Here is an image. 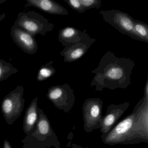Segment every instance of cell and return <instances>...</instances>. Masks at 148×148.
<instances>
[{
  "mask_svg": "<svg viewBox=\"0 0 148 148\" xmlns=\"http://www.w3.org/2000/svg\"><path fill=\"white\" fill-rule=\"evenodd\" d=\"M148 79L144 87L143 97L131 114L116 124L106 134L101 136L104 143L108 145H134L148 143V119L141 110L148 99Z\"/></svg>",
  "mask_w": 148,
  "mask_h": 148,
  "instance_id": "6da1fadb",
  "label": "cell"
},
{
  "mask_svg": "<svg viewBox=\"0 0 148 148\" xmlns=\"http://www.w3.org/2000/svg\"><path fill=\"white\" fill-rule=\"evenodd\" d=\"M69 148H84V147H82L80 145H78L76 144L72 143L71 144V146Z\"/></svg>",
  "mask_w": 148,
  "mask_h": 148,
  "instance_id": "44dd1931",
  "label": "cell"
},
{
  "mask_svg": "<svg viewBox=\"0 0 148 148\" xmlns=\"http://www.w3.org/2000/svg\"><path fill=\"white\" fill-rule=\"evenodd\" d=\"M103 103L99 98L87 99L82 106V114L85 131L87 133L99 129L103 120Z\"/></svg>",
  "mask_w": 148,
  "mask_h": 148,
  "instance_id": "8992f818",
  "label": "cell"
},
{
  "mask_svg": "<svg viewBox=\"0 0 148 148\" xmlns=\"http://www.w3.org/2000/svg\"><path fill=\"white\" fill-rule=\"evenodd\" d=\"M38 119L34 130L22 139V148H60V142L42 109H38Z\"/></svg>",
  "mask_w": 148,
  "mask_h": 148,
  "instance_id": "3957f363",
  "label": "cell"
},
{
  "mask_svg": "<svg viewBox=\"0 0 148 148\" xmlns=\"http://www.w3.org/2000/svg\"><path fill=\"white\" fill-rule=\"evenodd\" d=\"M79 1L86 11L92 8L99 9L102 5L100 0H79Z\"/></svg>",
  "mask_w": 148,
  "mask_h": 148,
  "instance_id": "ac0fdd59",
  "label": "cell"
},
{
  "mask_svg": "<svg viewBox=\"0 0 148 148\" xmlns=\"http://www.w3.org/2000/svg\"><path fill=\"white\" fill-rule=\"evenodd\" d=\"M6 1V0H0V5L5 2V1Z\"/></svg>",
  "mask_w": 148,
  "mask_h": 148,
  "instance_id": "603a6c76",
  "label": "cell"
},
{
  "mask_svg": "<svg viewBox=\"0 0 148 148\" xmlns=\"http://www.w3.org/2000/svg\"><path fill=\"white\" fill-rule=\"evenodd\" d=\"M53 61L51 60L46 64L42 66L40 68L38 74L37 79L38 81H45L52 77L55 73L56 69L52 66Z\"/></svg>",
  "mask_w": 148,
  "mask_h": 148,
  "instance_id": "2e32d148",
  "label": "cell"
},
{
  "mask_svg": "<svg viewBox=\"0 0 148 148\" xmlns=\"http://www.w3.org/2000/svg\"><path fill=\"white\" fill-rule=\"evenodd\" d=\"M71 8L77 12L82 14L86 12L85 9L80 3L79 0H64Z\"/></svg>",
  "mask_w": 148,
  "mask_h": 148,
  "instance_id": "d6986e66",
  "label": "cell"
},
{
  "mask_svg": "<svg viewBox=\"0 0 148 148\" xmlns=\"http://www.w3.org/2000/svg\"><path fill=\"white\" fill-rule=\"evenodd\" d=\"M26 7H33L51 14L68 15V11L56 1L52 0H26Z\"/></svg>",
  "mask_w": 148,
  "mask_h": 148,
  "instance_id": "7c38bea8",
  "label": "cell"
},
{
  "mask_svg": "<svg viewBox=\"0 0 148 148\" xmlns=\"http://www.w3.org/2000/svg\"><path fill=\"white\" fill-rule=\"evenodd\" d=\"M3 148H12L10 142L7 139L4 140Z\"/></svg>",
  "mask_w": 148,
  "mask_h": 148,
  "instance_id": "ffe728a7",
  "label": "cell"
},
{
  "mask_svg": "<svg viewBox=\"0 0 148 148\" xmlns=\"http://www.w3.org/2000/svg\"><path fill=\"white\" fill-rule=\"evenodd\" d=\"M99 14L105 22L119 32L136 40L133 29L134 19L128 14L115 9L100 11Z\"/></svg>",
  "mask_w": 148,
  "mask_h": 148,
  "instance_id": "ba28073f",
  "label": "cell"
},
{
  "mask_svg": "<svg viewBox=\"0 0 148 148\" xmlns=\"http://www.w3.org/2000/svg\"><path fill=\"white\" fill-rule=\"evenodd\" d=\"M14 25L34 37L38 34L46 36L54 27V25L46 18L34 11L19 13Z\"/></svg>",
  "mask_w": 148,
  "mask_h": 148,
  "instance_id": "277c9868",
  "label": "cell"
},
{
  "mask_svg": "<svg viewBox=\"0 0 148 148\" xmlns=\"http://www.w3.org/2000/svg\"><path fill=\"white\" fill-rule=\"evenodd\" d=\"M147 148H148V147H147Z\"/></svg>",
  "mask_w": 148,
  "mask_h": 148,
  "instance_id": "cb8c5ba5",
  "label": "cell"
},
{
  "mask_svg": "<svg viewBox=\"0 0 148 148\" xmlns=\"http://www.w3.org/2000/svg\"><path fill=\"white\" fill-rule=\"evenodd\" d=\"M133 29L136 40L148 43V25L147 24L134 19Z\"/></svg>",
  "mask_w": 148,
  "mask_h": 148,
  "instance_id": "9a60e30c",
  "label": "cell"
},
{
  "mask_svg": "<svg viewBox=\"0 0 148 148\" xmlns=\"http://www.w3.org/2000/svg\"><path fill=\"white\" fill-rule=\"evenodd\" d=\"M130 106V102H126L118 105L112 104L107 106L106 113L103 116L101 127L99 129L103 135L108 133L116 125Z\"/></svg>",
  "mask_w": 148,
  "mask_h": 148,
  "instance_id": "8fae6325",
  "label": "cell"
},
{
  "mask_svg": "<svg viewBox=\"0 0 148 148\" xmlns=\"http://www.w3.org/2000/svg\"><path fill=\"white\" fill-rule=\"evenodd\" d=\"M96 40V39L90 38L86 33V30H84L82 32L81 40L76 44L65 47L60 52V54L64 57L66 63L77 61L86 53Z\"/></svg>",
  "mask_w": 148,
  "mask_h": 148,
  "instance_id": "9c48e42d",
  "label": "cell"
},
{
  "mask_svg": "<svg viewBox=\"0 0 148 148\" xmlns=\"http://www.w3.org/2000/svg\"><path fill=\"white\" fill-rule=\"evenodd\" d=\"M11 35L14 42L24 52L31 55L37 52L38 47L34 36L14 25L11 28Z\"/></svg>",
  "mask_w": 148,
  "mask_h": 148,
  "instance_id": "30bf717a",
  "label": "cell"
},
{
  "mask_svg": "<svg viewBox=\"0 0 148 148\" xmlns=\"http://www.w3.org/2000/svg\"><path fill=\"white\" fill-rule=\"evenodd\" d=\"M82 32L72 27H66L59 32V41L63 46L67 47L78 43L81 40Z\"/></svg>",
  "mask_w": 148,
  "mask_h": 148,
  "instance_id": "5bb4252c",
  "label": "cell"
},
{
  "mask_svg": "<svg viewBox=\"0 0 148 148\" xmlns=\"http://www.w3.org/2000/svg\"><path fill=\"white\" fill-rule=\"evenodd\" d=\"M38 97L32 101L26 111L23 121V129L26 135L30 134L34 130L38 119Z\"/></svg>",
  "mask_w": 148,
  "mask_h": 148,
  "instance_id": "4fadbf2b",
  "label": "cell"
},
{
  "mask_svg": "<svg viewBox=\"0 0 148 148\" xmlns=\"http://www.w3.org/2000/svg\"><path fill=\"white\" fill-rule=\"evenodd\" d=\"M47 97L55 107L66 113L70 112L75 103L74 91L67 84L50 87Z\"/></svg>",
  "mask_w": 148,
  "mask_h": 148,
  "instance_id": "52a82bcc",
  "label": "cell"
},
{
  "mask_svg": "<svg viewBox=\"0 0 148 148\" xmlns=\"http://www.w3.org/2000/svg\"><path fill=\"white\" fill-rule=\"evenodd\" d=\"M135 66L134 60L126 58H118L108 51L99 61L98 66L92 71L95 74L90 86L102 91L104 88L116 90L125 89L131 84V76Z\"/></svg>",
  "mask_w": 148,
  "mask_h": 148,
  "instance_id": "7a4b0ae2",
  "label": "cell"
},
{
  "mask_svg": "<svg viewBox=\"0 0 148 148\" xmlns=\"http://www.w3.org/2000/svg\"><path fill=\"white\" fill-rule=\"evenodd\" d=\"M24 88L18 86L10 92L2 100L1 112L7 124L11 125L20 116L25 106V99L23 98Z\"/></svg>",
  "mask_w": 148,
  "mask_h": 148,
  "instance_id": "5b68a950",
  "label": "cell"
},
{
  "mask_svg": "<svg viewBox=\"0 0 148 148\" xmlns=\"http://www.w3.org/2000/svg\"><path fill=\"white\" fill-rule=\"evenodd\" d=\"M18 72L17 68L9 62L0 59V83Z\"/></svg>",
  "mask_w": 148,
  "mask_h": 148,
  "instance_id": "e0dca14e",
  "label": "cell"
},
{
  "mask_svg": "<svg viewBox=\"0 0 148 148\" xmlns=\"http://www.w3.org/2000/svg\"><path fill=\"white\" fill-rule=\"evenodd\" d=\"M6 14H5L3 13L2 14L0 15V22H1L3 19L5 18Z\"/></svg>",
  "mask_w": 148,
  "mask_h": 148,
  "instance_id": "7402d4cb",
  "label": "cell"
}]
</instances>
